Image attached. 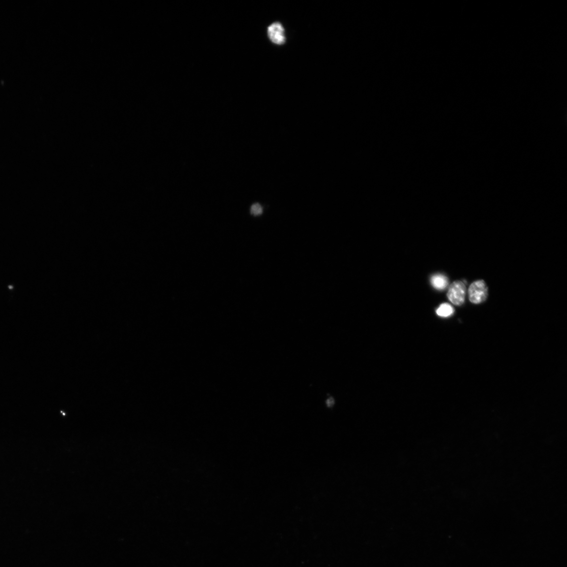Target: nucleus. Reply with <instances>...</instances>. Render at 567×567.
Wrapping results in <instances>:
<instances>
[{"label":"nucleus","instance_id":"f257e3e1","mask_svg":"<svg viewBox=\"0 0 567 567\" xmlns=\"http://www.w3.org/2000/svg\"><path fill=\"white\" fill-rule=\"evenodd\" d=\"M488 296V288L486 283L483 280L473 282L468 290V296L473 304H480L485 301Z\"/></svg>","mask_w":567,"mask_h":567},{"label":"nucleus","instance_id":"0eeeda50","mask_svg":"<svg viewBox=\"0 0 567 567\" xmlns=\"http://www.w3.org/2000/svg\"><path fill=\"white\" fill-rule=\"evenodd\" d=\"M327 405H328V406H331V405H334V400H333V399H332V398L329 399L327 400Z\"/></svg>","mask_w":567,"mask_h":567},{"label":"nucleus","instance_id":"f03ea898","mask_svg":"<svg viewBox=\"0 0 567 567\" xmlns=\"http://www.w3.org/2000/svg\"><path fill=\"white\" fill-rule=\"evenodd\" d=\"M466 287L465 284L462 282L456 281L452 283L450 286L447 296L453 304L460 306L464 303Z\"/></svg>","mask_w":567,"mask_h":567},{"label":"nucleus","instance_id":"423d86ee","mask_svg":"<svg viewBox=\"0 0 567 567\" xmlns=\"http://www.w3.org/2000/svg\"><path fill=\"white\" fill-rule=\"evenodd\" d=\"M263 213V209L259 203H255L251 208V214L254 216L261 215Z\"/></svg>","mask_w":567,"mask_h":567},{"label":"nucleus","instance_id":"39448f33","mask_svg":"<svg viewBox=\"0 0 567 567\" xmlns=\"http://www.w3.org/2000/svg\"><path fill=\"white\" fill-rule=\"evenodd\" d=\"M455 310L451 305L449 304H443L440 305L439 307L436 310V314L438 316L442 317H448L451 316Z\"/></svg>","mask_w":567,"mask_h":567},{"label":"nucleus","instance_id":"20e7f679","mask_svg":"<svg viewBox=\"0 0 567 567\" xmlns=\"http://www.w3.org/2000/svg\"><path fill=\"white\" fill-rule=\"evenodd\" d=\"M432 285L438 290H443L449 285V280L447 277L442 274H436L432 278Z\"/></svg>","mask_w":567,"mask_h":567},{"label":"nucleus","instance_id":"7ed1b4c3","mask_svg":"<svg viewBox=\"0 0 567 567\" xmlns=\"http://www.w3.org/2000/svg\"><path fill=\"white\" fill-rule=\"evenodd\" d=\"M268 35L270 40L274 44L282 45L286 42L285 29L280 22H274L268 27Z\"/></svg>","mask_w":567,"mask_h":567}]
</instances>
